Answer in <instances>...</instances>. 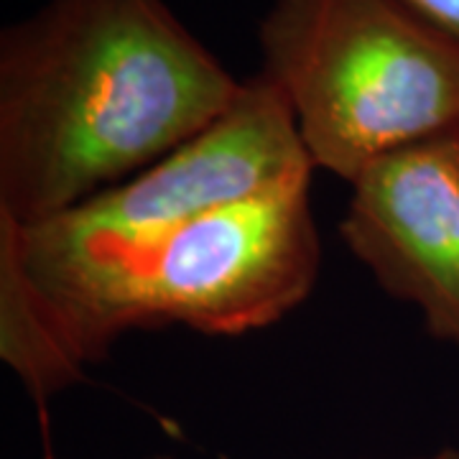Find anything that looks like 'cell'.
Segmentation results:
<instances>
[{
	"label": "cell",
	"mask_w": 459,
	"mask_h": 459,
	"mask_svg": "<svg viewBox=\"0 0 459 459\" xmlns=\"http://www.w3.org/2000/svg\"><path fill=\"white\" fill-rule=\"evenodd\" d=\"M240 84L166 0H47L0 36V217L74 210L210 126Z\"/></svg>",
	"instance_id": "obj_1"
},
{
	"label": "cell",
	"mask_w": 459,
	"mask_h": 459,
	"mask_svg": "<svg viewBox=\"0 0 459 459\" xmlns=\"http://www.w3.org/2000/svg\"><path fill=\"white\" fill-rule=\"evenodd\" d=\"M309 184L204 214L128 261L49 279H29L3 253L0 265L16 273L80 370L133 329L246 334L296 309L319 279Z\"/></svg>",
	"instance_id": "obj_2"
},
{
	"label": "cell",
	"mask_w": 459,
	"mask_h": 459,
	"mask_svg": "<svg viewBox=\"0 0 459 459\" xmlns=\"http://www.w3.org/2000/svg\"><path fill=\"white\" fill-rule=\"evenodd\" d=\"M258 44L314 169L347 184L398 148L459 131V47L398 0H273Z\"/></svg>",
	"instance_id": "obj_3"
},
{
	"label": "cell",
	"mask_w": 459,
	"mask_h": 459,
	"mask_svg": "<svg viewBox=\"0 0 459 459\" xmlns=\"http://www.w3.org/2000/svg\"><path fill=\"white\" fill-rule=\"evenodd\" d=\"M294 113L263 74L210 126L126 181L36 225L0 217V253L29 279L120 263L204 214L312 181Z\"/></svg>",
	"instance_id": "obj_4"
},
{
	"label": "cell",
	"mask_w": 459,
	"mask_h": 459,
	"mask_svg": "<svg viewBox=\"0 0 459 459\" xmlns=\"http://www.w3.org/2000/svg\"><path fill=\"white\" fill-rule=\"evenodd\" d=\"M350 186L347 250L434 340L459 347V131L398 148Z\"/></svg>",
	"instance_id": "obj_5"
},
{
	"label": "cell",
	"mask_w": 459,
	"mask_h": 459,
	"mask_svg": "<svg viewBox=\"0 0 459 459\" xmlns=\"http://www.w3.org/2000/svg\"><path fill=\"white\" fill-rule=\"evenodd\" d=\"M409 13L459 47V0H398Z\"/></svg>",
	"instance_id": "obj_6"
},
{
	"label": "cell",
	"mask_w": 459,
	"mask_h": 459,
	"mask_svg": "<svg viewBox=\"0 0 459 459\" xmlns=\"http://www.w3.org/2000/svg\"><path fill=\"white\" fill-rule=\"evenodd\" d=\"M431 459H459V452H442V455H437V457Z\"/></svg>",
	"instance_id": "obj_7"
}]
</instances>
